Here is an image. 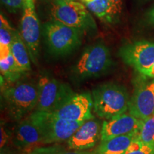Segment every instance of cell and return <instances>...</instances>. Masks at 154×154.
<instances>
[{
  "label": "cell",
  "mask_w": 154,
  "mask_h": 154,
  "mask_svg": "<svg viewBox=\"0 0 154 154\" xmlns=\"http://www.w3.org/2000/svg\"><path fill=\"white\" fill-rule=\"evenodd\" d=\"M94 112L100 118L109 120L128 110L130 98L126 88L116 83H106L92 92Z\"/></svg>",
  "instance_id": "1"
},
{
  "label": "cell",
  "mask_w": 154,
  "mask_h": 154,
  "mask_svg": "<svg viewBox=\"0 0 154 154\" xmlns=\"http://www.w3.org/2000/svg\"><path fill=\"white\" fill-rule=\"evenodd\" d=\"M4 105L9 116L19 121L36 109L38 99L37 84L17 82L2 90Z\"/></svg>",
  "instance_id": "2"
},
{
  "label": "cell",
  "mask_w": 154,
  "mask_h": 154,
  "mask_svg": "<svg viewBox=\"0 0 154 154\" xmlns=\"http://www.w3.org/2000/svg\"><path fill=\"white\" fill-rule=\"evenodd\" d=\"M84 32L51 20L43 25L42 34L48 51L54 57L72 54L82 44Z\"/></svg>",
  "instance_id": "3"
},
{
  "label": "cell",
  "mask_w": 154,
  "mask_h": 154,
  "mask_svg": "<svg viewBox=\"0 0 154 154\" xmlns=\"http://www.w3.org/2000/svg\"><path fill=\"white\" fill-rule=\"evenodd\" d=\"M112 65L109 48L104 44H93L86 48L72 69L77 79L84 80L105 74Z\"/></svg>",
  "instance_id": "4"
},
{
  "label": "cell",
  "mask_w": 154,
  "mask_h": 154,
  "mask_svg": "<svg viewBox=\"0 0 154 154\" xmlns=\"http://www.w3.org/2000/svg\"><path fill=\"white\" fill-rule=\"evenodd\" d=\"M29 116L38 126L43 144L67 141L84 122L64 120L52 113L39 111H34Z\"/></svg>",
  "instance_id": "5"
},
{
  "label": "cell",
  "mask_w": 154,
  "mask_h": 154,
  "mask_svg": "<svg viewBox=\"0 0 154 154\" xmlns=\"http://www.w3.org/2000/svg\"><path fill=\"white\" fill-rule=\"evenodd\" d=\"M52 20L83 32H95L97 26L87 7L75 0L51 2L50 9Z\"/></svg>",
  "instance_id": "6"
},
{
  "label": "cell",
  "mask_w": 154,
  "mask_h": 154,
  "mask_svg": "<svg viewBox=\"0 0 154 154\" xmlns=\"http://www.w3.org/2000/svg\"><path fill=\"white\" fill-rule=\"evenodd\" d=\"M37 85L38 99L34 111L54 112L74 94L70 86L49 75H42Z\"/></svg>",
  "instance_id": "7"
},
{
  "label": "cell",
  "mask_w": 154,
  "mask_h": 154,
  "mask_svg": "<svg viewBox=\"0 0 154 154\" xmlns=\"http://www.w3.org/2000/svg\"><path fill=\"white\" fill-rule=\"evenodd\" d=\"M119 55L140 75L154 79V42L141 40L126 44L120 48Z\"/></svg>",
  "instance_id": "8"
},
{
  "label": "cell",
  "mask_w": 154,
  "mask_h": 154,
  "mask_svg": "<svg viewBox=\"0 0 154 154\" xmlns=\"http://www.w3.org/2000/svg\"><path fill=\"white\" fill-rule=\"evenodd\" d=\"M19 32L27 47L31 60L34 64L37 65L39 57L41 26L35 11L34 0L24 1Z\"/></svg>",
  "instance_id": "9"
},
{
  "label": "cell",
  "mask_w": 154,
  "mask_h": 154,
  "mask_svg": "<svg viewBox=\"0 0 154 154\" xmlns=\"http://www.w3.org/2000/svg\"><path fill=\"white\" fill-rule=\"evenodd\" d=\"M128 111L141 121L154 115V79L140 75L136 80Z\"/></svg>",
  "instance_id": "10"
},
{
  "label": "cell",
  "mask_w": 154,
  "mask_h": 154,
  "mask_svg": "<svg viewBox=\"0 0 154 154\" xmlns=\"http://www.w3.org/2000/svg\"><path fill=\"white\" fill-rule=\"evenodd\" d=\"M92 95L88 92L74 94L71 98L52 113L58 118L70 121H86L94 119Z\"/></svg>",
  "instance_id": "11"
},
{
  "label": "cell",
  "mask_w": 154,
  "mask_h": 154,
  "mask_svg": "<svg viewBox=\"0 0 154 154\" xmlns=\"http://www.w3.org/2000/svg\"><path fill=\"white\" fill-rule=\"evenodd\" d=\"M142 123L143 121L130 113H124L109 120H106L102 124L101 142L118 136L138 133Z\"/></svg>",
  "instance_id": "12"
},
{
  "label": "cell",
  "mask_w": 154,
  "mask_h": 154,
  "mask_svg": "<svg viewBox=\"0 0 154 154\" xmlns=\"http://www.w3.org/2000/svg\"><path fill=\"white\" fill-rule=\"evenodd\" d=\"M101 127L94 118L84 121L67 140L68 147L74 151H86L95 146L101 138Z\"/></svg>",
  "instance_id": "13"
},
{
  "label": "cell",
  "mask_w": 154,
  "mask_h": 154,
  "mask_svg": "<svg viewBox=\"0 0 154 154\" xmlns=\"http://www.w3.org/2000/svg\"><path fill=\"white\" fill-rule=\"evenodd\" d=\"M12 142L19 149L29 152L42 143L40 131L29 116L22 119L17 125L12 135Z\"/></svg>",
  "instance_id": "14"
},
{
  "label": "cell",
  "mask_w": 154,
  "mask_h": 154,
  "mask_svg": "<svg viewBox=\"0 0 154 154\" xmlns=\"http://www.w3.org/2000/svg\"><path fill=\"white\" fill-rule=\"evenodd\" d=\"M86 7L101 22L106 24H114L119 20L122 7H119L109 0H94L86 4Z\"/></svg>",
  "instance_id": "15"
},
{
  "label": "cell",
  "mask_w": 154,
  "mask_h": 154,
  "mask_svg": "<svg viewBox=\"0 0 154 154\" xmlns=\"http://www.w3.org/2000/svg\"><path fill=\"white\" fill-rule=\"evenodd\" d=\"M11 53L19 69L24 73L31 70L30 56L26 44L23 41L20 32L15 29L13 32L11 44Z\"/></svg>",
  "instance_id": "16"
},
{
  "label": "cell",
  "mask_w": 154,
  "mask_h": 154,
  "mask_svg": "<svg viewBox=\"0 0 154 154\" xmlns=\"http://www.w3.org/2000/svg\"><path fill=\"white\" fill-rule=\"evenodd\" d=\"M138 133L118 136L106 141H101L96 149L98 154H126L132 141L138 136Z\"/></svg>",
  "instance_id": "17"
},
{
  "label": "cell",
  "mask_w": 154,
  "mask_h": 154,
  "mask_svg": "<svg viewBox=\"0 0 154 154\" xmlns=\"http://www.w3.org/2000/svg\"><path fill=\"white\" fill-rule=\"evenodd\" d=\"M1 76L9 84H14L20 79L25 74L19 69L11 53L7 58L0 59Z\"/></svg>",
  "instance_id": "18"
},
{
  "label": "cell",
  "mask_w": 154,
  "mask_h": 154,
  "mask_svg": "<svg viewBox=\"0 0 154 154\" xmlns=\"http://www.w3.org/2000/svg\"><path fill=\"white\" fill-rule=\"evenodd\" d=\"M138 138L143 143L154 147V115L143 121Z\"/></svg>",
  "instance_id": "19"
},
{
  "label": "cell",
  "mask_w": 154,
  "mask_h": 154,
  "mask_svg": "<svg viewBox=\"0 0 154 154\" xmlns=\"http://www.w3.org/2000/svg\"><path fill=\"white\" fill-rule=\"evenodd\" d=\"M26 154H98L95 151H66L60 146H53L50 147H38Z\"/></svg>",
  "instance_id": "20"
},
{
  "label": "cell",
  "mask_w": 154,
  "mask_h": 154,
  "mask_svg": "<svg viewBox=\"0 0 154 154\" xmlns=\"http://www.w3.org/2000/svg\"><path fill=\"white\" fill-rule=\"evenodd\" d=\"M126 154H154V147L143 143L137 136L131 143Z\"/></svg>",
  "instance_id": "21"
},
{
  "label": "cell",
  "mask_w": 154,
  "mask_h": 154,
  "mask_svg": "<svg viewBox=\"0 0 154 154\" xmlns=\"http://www.w3.org/2000/svg\"><path fill=\"white\" fill-rule=\"evenodd\" d=\"M2 4L10 12H17L19 9H23L24 1L23 0H1Z\"/></svg>",
  "instance_id": "22"
},
{
  "label": "cell",
  "mask_w": 154,
  "mask_h": 154,
  "mask_svg": "<svg viewBox=\"0 0 154 154\" xmlns=\"http://www.w3.org/2000/svg\"><path fill=\"white\" fill-rule=\"evenodd\" d=\"M11 134L9 131V129L7 128L5 123L2 121H1V126H0V148L1 151L3 150V148L8 143V140L10 138Z\"/></svg>",
  "instance_id": "23"
},
{
  "label": "cell",
  "mask_w": 154,
  "mask_h": 154,
  "mask_svg": "<svg viewBox=\"0 0 154 154\" xmlns=\"http://www.w3.org/2000/svg\"><path fill=\"white\" fill-rule=\"evenodd\" d=\"M144 21L148 25L154 26V5L144 14Z\"/></svg>",
  "instance_id": "24"
},
{
  "label": "cell",
  "mask_w": 154,
  "mask_h": 154,
  "mask_svg": "<svg viewBox=\"0 0 154 154\" xmlns=\"http://www.w3.org/2000/svg\"><path fill=\"white\" fill-rule=\"evenodd\" d=\"M109 1L116 5L117 6H119V7H122V2H121V0H109Z\"/></svg>",
  "instance_id": "25"
},
{
  "label": "cell",
  "mask_w": 154,
  "mask_h": 154,
  "mask_svg": "<svg viewBox=\"0 0 154 154\" xmlns=\"http://www.w3.org/2000/svg\"><path fill=\"white\" fill-rule=\"evenodd\" d=\"M94 1V0H81V2L84 4V5H86V4H88V3H90L91 2Z\"/></svg>",
  "instance_id": "26"
},
{
  "label": "cell",
  "mask_w": 154,
  "mask_h": 154,
  "mask_svg": "<svg viewBox=\"0 0 154 154\" xmlns=\"http://www.w3.org/2000/svg\"><path fill=\"white\" fill-rule=\"evenodd\" d=\"M51 2H59V1H68V0H50Z\"/></svg>",
  "instance_id": "27"
},
{
  "label": "cell",
  "mask_w": 154,
  "mask_h": 154,
  "mask_svg": "<svg viewBox=\"0 0 154 154\" xmlns=\"http://www.w3.org/2000/svg\"><path fill=\"white\" fill-rule=\"evenodd\" d=\"M1 154H9V153H5V151H1Z\"/></svg>",
  "instance_id": "28"
},
{
  "label": "cell",
  "mask_w": 154,
  "mask_h": 154,
  "mask_svg": "<svg viewBox=\"0 0 154 154\" xmlns=\"http://www.w3.org/2000/svg\"><path fill=\"white\" fill-rule=\"evenodd\" d=\"M140 1H141V2H148V1H150V0H140Z\"/></svg>",
  "instance_id": "29"
},
{
  "label": "cell",
  "mask_w": 154,
  "mask_h": 154,
  "mask_svg": "<svg viewBox=\"0 0 154 154\" xmlns=\"http://www.w3.org/2000/svg\"><path fill=\"white\" fill-rule=\"evenodd\" d=\"M23 1H25V0H23Z\"/></svg>",
  "instance_id": "30"
}]
</instances>
